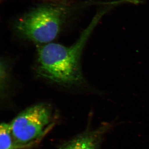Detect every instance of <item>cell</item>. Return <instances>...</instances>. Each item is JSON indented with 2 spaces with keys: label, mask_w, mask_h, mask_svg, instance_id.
<instances>
[{
  "label": "cell",
  "mask_w": 149,
  "mask_h": 149,
  "mask_svg": "<svg viewBox=\"0 0 149 149\" xmlns=\"http://www.w3.org/2000/svg\"><path fill=\"white\" fill-rule=\"evenodd\" d=\"M106 13L103 9L97 13L89 26L72 45L67 47L49 43L39 47L37 62L40 74L60 84L73 85L81 81L80 58L82 50L95 25Z\"/></svg>",
  "instance_id": "cell-2"
},
{
  "label": "cell",
  "mask_w": 149,
  "mask_h": 149,
  "mask_svg": "<svg viewBox=\"0 0 149 149\" xmlns=\"http://www.w3.org/2000/svg\"><path fill=\"white\" fill-rule=\"evenodd\" d=\"M91 3L79 1L42 2L16 18L14 28L25 39L48 44L57 37L70 18Z\"/></svg>",
  "instance_id": "cell-1"
},
{
  "label": "cell",
  "mask_w": 149,
  "mask_h": 149,
  "mask_svg": "<svg viewBox=\"0 0 149 149\" xmlns=\"http://www.w3.org/2000/svg\"><path fill=\"white\" fill-rule=\"evenodd\" d=\"M0 149H22L15 140L9 123H2L0 126Z\"/></svg>",
  "instance_id": "cell-5"
},
{
  "label": "cell",
  "mask_w": 149,
  "mask_h": 149,
  "mask_svg": "<svg viewBox=\"0 0 149 149\" xmlns=\"http://www.w3.org/2000/svg\"><path fill=\"white\" fill-rule=\"evenodd\" d=\"M1 2H4L6 0H0ZM42 2L49 1H78V0H39Z\"/></svg>",
  "instance_id": "cell-6"
},
{
  "label": "cell",
  "mask_w": 149,
  "mask_h": 149,
  "mask_svg": "<svg viewBox=\"0 0 149 149\" xmlns=\"http://www.w3.org/2000/svg\"><path fill=\"white\" fill-rule=\"evenodd\" d=\"M111 126L109 123H104L95 129L86 130L63 144L59 149H99L103 138Z\"/></svg>",
  "instance_id": "cell-4"
},
{
  "label": "cell",
  "mask_w": 149,
  "mask_h": 149,
  "mask_svg": "<svg viewBox=\"0 0 149 149\" xmlns=\"http://www.w3.org/2000/svg\"><path fill=\"white\" fill-rule=\"evenodd\" d=\"M12 133L22 149L40 143L53 128L56 120L50 107L40 104L29 107L10 123Z\"/></svg>",
  "instance_id": "cell-3"
}]
</instances>
